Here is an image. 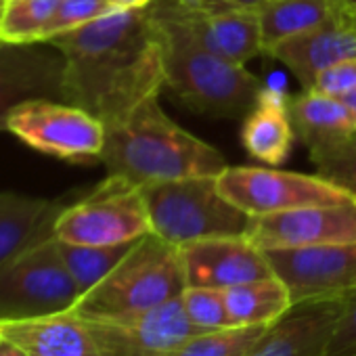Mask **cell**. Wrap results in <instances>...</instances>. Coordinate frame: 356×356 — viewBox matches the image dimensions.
<instances>
[{"label":"cell","mask_w":356,"mask_h":356,"mask_svg":"<svg viewBox=\"0 0 356 356\" xmlns=\"http://www.w3.org/2000/svg\"><path fill=\"white\" fill-rule=\"evenodd\" d=\"M151 233L181 248L210 237L245 235L252 216L231 204L216 176H191L140 187Z\"/></svg>","instance_id":"5b68a950"},{"label":"cell","mask_w":356,"mask_h":356,"mask_svg":"<svg viewBox=\"0 0 356 356\" xmlns=\"http://www.w3.org/2000/svg\"><path fill=\"white\" fill-rule=\"evenodd\" d=\"M343 13L346 15L356 13V0H343Z\"/></svg>","instance_id":"d590c367"},{"label":"cell","mask_w":356,"mask_h":356,"mask_svg":"<svg viewBox=\"0 0 356 356\" xmlns=\"http://www.w3.org/2000/svg\"><path fill=\"white\" fill-rule=\"evenodd\" d=\"M264 252L293 306L346 300L356 291V241Z\"/></svg>","instance_id":"30bf717a"},{"label":"cell","mask_w":356,"mask_h":356,"mask_svg":"<svg viewBox=\"0 0 356 356\" xmlns=\"http://www.w3.org/2000/svg\"><path fill=\"white\" fill-rule=\"evenodd\" d=\"M187 289L181 252L155 233L140 237L120 264L76 304L84 318H118L147 312Z\"/></svg>","instance_id":"277c9868"},{"label":"cell","mask_w":356,"mask_h":356,"mask_svg":"<svg viewBox=\"0 0 356 356\" xmlns=\"http://www.w3.org/2000/svg\"><path fill=\"white\" fill-rule=\"evenodd\" d=\"M101 161L107 174L124 176L138 187L191 176H218L229 165L216 147L170 120L157 97L105 128Z\"/></svg>","instance_id":"7a4b0ae2"},{"label":"cell","mask_w":356,"mask_h":356,"mask_svg":"<svg viewBox=\"0 0 356 356\" xmlns=\"http://www.w3.org/2000/svg\"><path fill=\"white\" fill-rule=\"evenodd\" d=\"M343 101H346V103H348V105H350V107H352V109L356 111V90H354L352 95H348V97H346Z\"/></svg>","instance_id":"8d00e7d4"},{"label":"cell","mask_w":356,"mask_h":356,"mask_svg":"<svg viewBox=\"0 0 356 356\" xmlns=\"http://www.w3.org/2000/svg\"><path fill=\"white\" fill-rule=\"evenodd\" d=\"M245 237L260 250L354 243L356 200L256 216L250 220Z\"/></svg>","instance_id":"4fadbf2b"},{"label":"cell","mask_w":356,"mask_h":356,"mask_svg":"<svg viewBox=\"0 0 356 356\" xmlns=\"http://www.w3.org/2000/svg\"><path fill=\"white\" fill-rule=\"evenodd\" d=\"M111 11L115 9L109 5V0H59L49 26L40 36V42H51L53 38L78 30Z\"/></svg>","instance_id":"f1b7e54d"},{"label":"cell","mask_w":356,"mask_h":356,"mask_svg":"<svg viewBox=\"0 0 356 356\" xmlns=\"http://www.w3.org/2000/svg\"><path fill=\"white\" fill-rule=\"evenodd\" d=\"M3 9H5V0H0V17H3Z\"/></svg>","instance_id":"f35d334b"},{"label":"cell","mask_w":356,"mask_h":356,"mask_svg":"<svg viewBox=\"0 0 356 356\" xmlns=\"http://www.w3.org/2000/svg\"><path fill=\"white\" fill-rule=\"evenodd\" d=\"M155 0H109L113 9H147Z\"/></svg>","instance_id":"d6a6232c"},{"label":"cell","mask_w":356,"mask_h":356,"mask_svg":"<svg viewBox=\"0 0 356 356\" xmlns=\"http://www.w3.org/2000/svg\"><path fill=\"white\" fill-rule=\"evenodd\" d=\"M273 3H275V0H212V7L239 9V11H250V13H262Z\"/></svg>","instance_id":"1f68e13d"},{"label":"cell","mask_w":356,"mask_h":356,"mask_svg":"<svg viewBox=\"0 0 356 356\" xmlns=\"http://www.w3.org/2000/svg\"><path fill=\"white\" fill-rule=\"evenodd\" d=\"M7 132L28 147L72 163L101 161L105 124L86 109L57 99H32L7 118Z\"/></svg>","instance_id":"9c48e42d"},{"label":"cell","mask_w":356,"mask_h":356,"mask_svg":"<svg viewBox=\"0 0 356 356\" xmlns=\"http://www.w3.org/2000/svg\"><path fill=\"white\" fill-rule=\"evenodd\" d=\"M260 15L264 53L275 44L306 34L343 13V0H275Z\"/></svg>","instance_id":"7402d4cb"},{"label":"cell","mask_w":356,"mask_h":356,"mask_svg":"<svg viewBox=\"0 0 356 356\" xmlns=\"http://www.w3.org/2000/svg\"><path fill=\"white\" fill-rule=\"evenodd\" d=\"M187 287L229 289L256 279L273 277L266 252L245 235L210 237L178 248Z\"/></svg>","instance_id":"5bb4252c"},{"label":"cell","mask_w":356,"mask_h":356,"mask_svg":"<svg viewBox=\"0 0 356 356\" xmlns=\"http://www.w3.org/2000/svg\"><path fill=\"white\" fill-rule=\"evenodd\" d=\"M0 341H3V333H0Z\"/></svg>","instance_id":"ab89813d"},{"label":"cell","mask_w":356,"mask_h":356,"mask_svg":"<svg viewBox=\"0 0 356 356\" xmlns=\"http://www.w3.org/2000/svg\"><path fill=\"white\" fill-rule=\"evenodd\" d=\"M216 183L218 191L252 218L356 200L318 174L275 170V165H227Z\"/></svg>","instance_id":"ba28073f"},{"label":"cell","mask_w":356,"mask_h":356,"mask_svg":"<svg viewBox=\"0 0 356 356\" xmlns=\"http://www.w3.org/2000/svg\"><path fill=\"white\" fill-rule=\"evenodd\" d=\"M0 42H3V40H0Z\"/></svg>","instance_id":"60d3db41"},{"label":"cell","mask_w":356,"mask_h":356,"mask_svg":"<svg viewBox=\"0 0 356 356\" xmlns=\"http://www.w3.org/2000/svg\"><path fill=\"white\" fill-rule=\"evenodd\" d=\"M65 57V101L107 126L165 88L161 40L147 9H115L51 40Z\"/></svg>","instance_id":"6da1fadb"},{"label":"cell","mask_w":356,"mask_h":356,"mask_svg":"<svg viewBox=\"0 0 356 356\" xmlns=\"http://www.w3.org/2000/svg\"><path fill=\"white\" fill-rule=\"evenodd\" d=\"M225 298L231 323L237 327L273 325L293 306L285 283L275 275L229 287Z\"/></svg>","instance_id":"603a6c76"},{"label":"cell","mask_w":356,"mask_h":356,"mask_svg":"<svg viewBox=\"0 0 356 356\" xmlns=\"http://www.w3.org/2000/svg\"><path fill=\"white\" fill-rule=\"evenodd\" d=\"M268 55L281 61L304 88H310L325 67L356 59V26L341 15L306 34L275 44Z\"/></svg>","instance_id":"2e32d148"},{"label":"cell","mask_w":356,"mask_h":356,"mask_svg":"<svg viewBox=\"0 0 356 356\" xmlns=\"http://www.w3.org/2000/svg\"><path fill=\"white\" fill-rule=\"evenodd\" d=\"M341 302L343 300L291 306L266 329L250 356H327Z\"/></svg>","instance_id":"9a60e30c"},{"label":"cell","mask_w":356,"mask_h":356,"mask_svg":"<svg viewBox=\"0 0 356 356\" xmlns=\"http://www.w3.org/2000/svg\"><path fill=\"white\" fill-rule=\"evenodd\" d=\"M80 298L53 233L0 264V323L67 312Z\"/></svg>","instance_id":"8992f818"},{"label":"cell","mask_w":356,"mask_h":356,"mask_svg":"<svg viewBox=\"0 0 356 356\" xmlns=\"http://www.w3.org/2000/svg\"><path fill=\"white\" fill-rule=\"evenodd\" d=\"M348 17V22H352L354 26H356V13H352V15H346Z\"/></svg>","instance_id":"74e56055"},{"label":"cell","mask_w":356,"mask_h":356,"mask_svg":"<svg viewBox=\"0 0 356 356\" xmlns=\"http://www.w3.org/2000/svg\"><path fill=\"white\" fill-rule=\"evenodd\" d=\"M151 233L149 212L138 185L107 174L86 197L63 206L53 235L78 245H120Z\"/></svg>","instance_id":"52a82bcc"},{"label":"cell","mask_w":356,"mask_h":356,"mask_svg":"<svg viewBox=\"0 0 356 356\" xmlns=\"http://www.w3.org/2000/svg\"><path fill=\"white\" fill-rule=\"evenodd\" d=\"M193 36L214 55L235 65H245L264 53L260 15L239 9H185L178 5Z\"/></svg>","instance_id":"e0dca14e"},{"label":"cell","mask_w":356,"mask_h":356,"mask_svg":"<svg viewBox=\"0 0 356 356\" xmlns=\"http://www.w3.org/2000/svg\"><path fill=\"white\" fill-rule=\"evenodd\" d=\"M308 151L318 176L356 197V132Z\"/></svg>","instance_id":"4316f807"},{"label":"cell","mask_w":356,"mask_h":356,"mask_svg":"<svg viewBox=\"0 0 356 356\" xmlns=\"http://www.w3.org/2000/svg\"><path fill=\"white\" fill-rule=\"evenodd\" d=\"M296 136L308 147L327 145L356 132V111L339 97L304 88L289 99Z\"/></svg>","instance_id":"ffe728a7"},{"label":"cell","mask_w":356,"mask_h":356,"mask_svg":"<svg viewBox=\"0 0 356 356\" xmlns=\"http://www.w3.org/2000/svg\"><path fill=\"white\" fill-rule=\"evenodd\" d=\"M0 356H30V354L22 346L3 337V341H0Z\"/></svg>","instance_id":"836d02e7"},{"label":"cell","mask_w":356,"mask_h":356,"mask_svg":"<svg viewBox=\"0 0 356 356\" xmlns=\"http://www.w3.org/2000/svg\"><path fill=\"white\" fill-rule=\"evenodd\" d=\"M314 90L346 99L356 90V59H346L325 67L312 82Z\"/></svg>","instance_id":"f546056e"},{"label":"cell","mask_w":356,"mask_h":356,"mask_svg":"<svg viewBox=\"0 0 356 356\" xmlns=\"http://www.w3.org/2000/svg\"><path fill=\"white\" fill-rule=\"evenodd\" d=\"M296 138L289 97L283 90L264 86L258 103L243 118L241 143L245 151L266 165H281L287 161Z\"/></svg>","instance_id":"d6986e66"},{"label":"cell","mask_w":356,"mask_h":356,"mask_svg":"<svg viewBox=\"0 0 356 356\" xmlns=\"http://www.w3.org/2000/svg\"><path fill=\"white\" fill-rule=\"evenodd\" d=\"M270 325L222 327L200 331L170 356H250Z\"/></svg>","instance_id":"d4e9b609"},{"label":"cell","mask_w":356,"mask_h":356,"mask_svg":"<svg viewBox=\"0 0 356 356\" xmlns=\"http://www.w3.org/2000/svg\"><path fill=\"white\" fill-rule=\"evenodd\" d=\"M356 352V291L341 302V312L335 323L327 356H350Z\"/></svg>","instance_id":"4dcf8cb0"},{"label":"cell","mask_w":356,"mask_h":356,"mask_svg":"<svg viewBox=\"0 0 356 356\" xmlns=\"http://www.w3.org/2000/svg\"><path fill=\"white\" fill-rule=\"evenodd\" d=\"M183 306L187 310V316L191 323L202 329H222V327H233L229 308H227V298L225 289H212V287H187L183 291Z\"/></svg>","instance_id":"83f0119b"},{"label":"cell","mask_w":356,"mask_h":356,"mask_svg":"<svg viewBox=\"0 0 356 356\" xmlns=\"http://www.w3.org/2000/svg\"><path fill=\"white\" fill-rule=\"evenodd\" d=\"M174 3L185 7V9H208V7H212V0H174Z\"/></svg>","instance_id":"e575fe53"},{"label":"cell","mask_w":356,"mask_h":356,"mask_svg":"<svg viewBox=\"0 0 356 356\" xmlns=\"http://www.w3.org/2000/svg\"><path fill=\"white\" fill-rule=\"evenodd\" d=\"M59 0H5L0 17L3 42H40Z\"/></svg>","instance_id":"484cf974"},{"label":"cell","mask_w":356,"mask_h":356,"mask_svg":"<svg viewBox=\"0 0 356 356\" xmlns=\"http://www.w3.org/2000/svg\"><path fill=\"white\" fill-rule=\"evenodd\" d=\"M151 22L161 40L165 88L189 109L214 118H245L258 103L262 80L210 53L189 30L174 0H155Z\"/></svg>","instance_id":"3957f363"},{"label":"cell","mask_w":356,"mask_h":356,"mask_svg":"<svg viewBox=\"0 0 356 356\" xmlns=\"http://www.w3.org/2000/svg\"><path fill=\"white\" fill-rule=\"evenodd\" d=\"M86 321L101 356H170L202 331L187 316L183 298L138 314Z\"/></svg>","instance_id":"8fae6325"},{"label":"cell","mask_w":356,"mask_h":356,"mask_svg":"<svg viewBox=\"0 0 356 356\" xmlns=\"http://www.w3.org/2000/svg\"><path fill=\"white\" fill-rule=\"evenodd\" d=\"M136 241L120 243V245H78V243L59 241L61 256L80 289V296L97 287L120 264V260L132 250Z\"/></svg>","instance_id":"cb8c5ba5"},{"label":"cell","mask_w":356,"mask_h":356,"mask_svg":"<svg viewBox=\"0 0 356 356\" xmlns=\"http://www.w3.org/2000/svg\"><path fill=\"white\" fill-rule=\"evenodd\" d=\"M32 99L65 101V57L53 42H0V132Z\"/></svg>","instance_id":"7c38bea8"},{"label":"cell","mask_w":356,"mask_h":356,"mask_svg":"<svg viewBox=\"0 0 356 356\" xmlns=\"http://www.w3.org/2000/svg\"><path fill=\"white\" fill-rule=\"evenodd\" d=\"M0 333L30 356H101L88 321L76 310L0 323Z\"/></svg>","instance_id":"ac0fdd59"},{"label":"cell","mask_w":356,"mask_h":356,"mask_svg":"<svg viewBox=\"0 0 356 356\" xmlns=\"http://www.w3.org/2000/svg\"><path fill=\"white\" fill-rule=\"evenodd\" d=\"M61 202L0 193V264L53 233Z\"/></svg>","instance_id":"44dd1931"}]
</instances>
